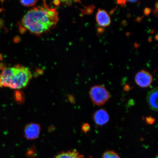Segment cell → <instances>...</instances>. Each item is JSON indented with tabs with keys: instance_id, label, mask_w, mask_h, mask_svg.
<instances>
[{
	"instance_id": "2e32d148",
	"label": "cell",
	"mask_w": 158,
	"mask_h": 158,
	"mask_svg": "<svg viewBox=\"0 0 158 158\" xmlns=\"http://www.w3.org/2000/svg\"><path fill=\"white\" fill-rule=\"evenodd\" d=\"M130 86L128 85H126L124 87V89L126 91L129 90L130 89Z\"/></svg>"
},
{
	"instance_id": "8992f818",
	"label": "cell",
	"mask_w": 158,
	"mask_h": 158,
	"mask_svg": "<svg viewBox=\"0 0 158 158\" xmlns=\"http://www.w3.org/2000/svg\"><path fill=\"white\" fill-rule=\"evenodd\" d=\"M40 127L38 124L31 123L27 125L25 128L24 134L27 139L33 140L39 137Z\"/></svg>"
},
{
	"instance_id": "7c38bea8",
	"label": "cell",
	"mask_w": 158,
	"mask_h": 158,
	"mask_svg": "<svg viewBox=\"0 0 158 158\" xmlns=\"http://www.w3.org/2000/svg\"><path fill=\"white\" fill-rule=\"evenodd\" d=\"M145 121L146 123L147 124H150V125H152V124H153L154 123L155 121V118H154L152 116H149L146 117Z\"/></svg>"
},
{
	"instance_id": "ac0fdd59",
	"label": "cell",
	"mask_w": 158,
	"mask_h": 158,
	"mask_svg": "<svg viewBox=\"0 0 158 158\" xmlns=\"http://www.w3.org/2000/svg\"><path fill=\"white\" fill-rule=\"evenodd\" d=\"M2 11V9H0V12H1Z\"/></svg>"
},
{
	"instance_id": "30bf717a",
	"label": "cell",
	"mask_w": 158,
	"mask_h": 158,
	"mask_svg": "<svg viewBox=\"0 0 158 158\" xmlns=\"http://www.w3.org/2000/svg\"><path fill=\"white\" fill-rule=\"evenodd\" d=\"M102 158H120L118 154L113 151H106L103 153Z\"/></svg>"
},
{
	"instance_id": "9c48e42d",
	"label": "cell",
	"mask_w": 158,
	"mask_h": 158,
	"mask_svg": "<svg viewBox=\"0 0 158 158\" xmlns=\"http://www.w3.org/2000/svg\"><path fill=\"white\" fill-rule=\"evenodd\" d=\"M83 156L80 155L76 150H72L62 152L56 155L54 158H83Z\"/></svg>"
},
{
	"instance_id": "8fae6325",
	"label": "cell",
	"mask_w": 158,
	"mask_h": 158,
	"mask_svg": "<svg viewBox=\"0 0 158 158\" xmlns=\"http://www.w3.org/2000/svg\"><path fill=\"white\" fill-rule=\"evenodd\" d=\"M37 2V1H21L20 2L25 6L29 7L35 5Z\"/></svg>"
},
{
	"instance_id": "3957f363",
	"label": "cell",
	"mask_w": 158,
	"mask_h": 158,
	"mask_svg": "<svg viewBox=\"0 0 158 158\" xmlns=\"http://www.w3.org/2000/svg\"><path fill=\"white\" fill-rule=\"evenodd\" d=\"M89 95L93 103L99 106L103 105L110 97L108 90L100 85L92 86L90 88Z\"/></svg>"
},
{
	"instance_id": "5bb4252c",
	"label": "cell",
	"mask_w": 158,
	"mask_h": 158,
	"mask_svg": "<svg viewBox=\"0 0 158 158\" xmlns=\"http://www.w3.org/2000/svg\"><path fill=\"white\" fill-rule=\"evenodd\" d=\"M151 9L149 8H146L144 10V14H145V15H149L150 13H151Z\"/></svg>"
},
{
	"instance_id": "52a82bcc",
	"label": "cell",
	"mask_w": 158,
	"mask_h": 158,
	"mask_svg": "<svg viewBox=\"0 0 158 158\" xmlns=\"http://www.w3.org/2000/svg\"><path fill=\"white\" fill-rule=\"evenodd\" d=\"M96 19L99 25L106 27L111 23V19L107 12L104 10L99 9L96 15Z\"/></svg>"
},
{
	"instance_id": "7a4b0ae2",
	"label": "cell",
	"mask_w": 158,
	"mask_h": 158,
	"mask_svg": "<svg viewBox=\"0 0 158 158\" xmlns=\"http://www.w3.org/2000/svg\"><path fill=\"white\" fill-rule=\"evenodd\" d=\"M32 77L30 69L20 65L6 68L0 73V88L19 89L25 87Z\"/></svg>"
},
{
	"instance_id": "277c9868",
	"label": "cell",
	"mask_w": 158,
	"mask_h": 158,
	"mask_svg": "<svg viewBox=\"0 0 158 158\" xmlns=\"http://www.w3.org/2000/svg\"><path fill=\"white\" fill-rule=\"evenodd\" d=\"M135 81L136 84L142 88H147L151 85L153 82V77L149 73L142 70L136 74Z\"/></svg>"
},
{
	"instance_id": "9a60e30c",
	"label": "cell",
	"mask_w": 158,
	"mask_h": 158,
	"mask_svg": "<svg viewBox=\"0 0 158 158\" xmlns=\"http://www.w3.org/2000/svg\"><path fill=\"white\" fill-rule=\"evenodd\" d=\"M6 68L5 65L2 63H0V70H3Z\"/></svg>"
},
{
	"instance_id": "6da1fadb",
	"label": "cell",
	"mask_w": 158,
	"mask_h": 158,
	"mask_svg": "<svg viewBox=\"0 0 158 158\" xmlns=\"http://www.w3.org/2000/svg\"><path fill=\"white\" fill-rule=\"evenodd\" d=\"M58 20V13L56 10L45 6L30 10L23 16L21 23L27 30L39 35L52 28Z\"/></svg>"
},
{
	"instance_id": "4fadbf2b",
	"label": "cell",
	"mask_w": 158,
	"mask_h": 158,
	"mask_svg": "<svg viewBox=\"0 0 158 158\" xmlns=\"http://www.w3.org/2000/svg\"><path fill=\"white\" fill-rule=\"evenodd\" d=\"M90 128L89 124L88 123H84L82 126V130L84 133H86L89 131Z\"/></svg>"
},
{
	"instance_id": "e0dca14e",
	"label": "cell",
	"mask_w": 158,
	"mask_h": 158,
	"mask_svg": "<svg viewBox=\"0 0 158 158\" xmlns=\"http://www.w3.org/2000/svg\"><path fill=\"white\" fill-rule=\"evenodd\" d=\"M2 55L1 54H0V60H2Z\"/></svg>"
},
{
	"instance_id": "ba28073f",
	"label": "cell",
	"mask_w": 158,
	"mask_h": 158,
	"mask_svg": "<svg viewBox=\"0 0 158 158\" xmlns=\"http://www.w3.org/2000/svg\"><path fill=\"white\" fill-rule=\"evenodd\" d=\"M158 88H155L148 94L147 102L152 110L154 111L158 110Z\"/></svg>"
},
{
	"instance_id": "5b68a950",
	"label": "cell",
	"mask_w": 158,
	"mask_h": 158,
	"mask_svg": "<svg viewBox=\"0 0 158 158\" xmlns=\"http://www.w3.org/2000/svg\"><path fill=\"white\" fill-rule=\"evenodd\" d=\"M94 123L98 126H102L109 121L110 116L106 110L101 109L94 112L93 114Z\"/></svg>"
}]
</instances>
